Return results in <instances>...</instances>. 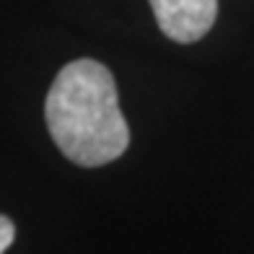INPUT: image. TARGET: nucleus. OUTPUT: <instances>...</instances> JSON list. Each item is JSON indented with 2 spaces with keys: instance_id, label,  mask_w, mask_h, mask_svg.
<instances>
[{
  "instance_id": "obj_2",
  "label": "nucleus",
  "mask_w": 254,
  "mask_h": 254,
  "mask_svg": "<svg viewBox=\"0 0 254 254\" xmlns=\"http://www.w3.org/2000/svg\"><path fill=\"white\" fill-rule=\"evenodd\" d=\"M164 37L179 44L200 42L218 18V0H148Z\"/></svg>"
},
{
  "instance_id": "obj_1",
  "label": "nucleus",
  "mask_w": 254,
  "mask_h": 254,
  "mask_svg": "<svg viewBox=\"0 0 254 254\" xmlns=\"http://www.w3.org/2000/svg\"><path fill=\"white\" fill-rule=\"evenodd\" d=\"M44 120L63 156L86 169L112 164L130 145L114 75L107 65L88 57L67 63L55 75L44 101Z\"/></svg>"
},
{
  "instance_id": "obj_3",
  "label": "nucleus",
  "mask_w": 254,
  "mask_h": 254,
  "mask_svg": "<svg viewBox=\"0 0 254 254\" xmlns=\"http://www.w3.org/2000/svg\"><path fill=\"white\" fill-rule=\"evenodd\" d=\"M16 239V226L8 215H0V254H5V249H10Z\"/></svg>"
}]
</instances>
